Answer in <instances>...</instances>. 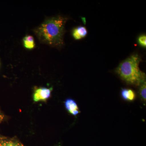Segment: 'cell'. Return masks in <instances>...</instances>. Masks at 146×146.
<instances>
[{
  "label": "cell",
  "instance_id": "cell-1",
  "mask_svg": "<svg viewBox=\"0 0 146 146\" xmlns=\"http://www.w3.org/2000/svg\"><path fill=\"white\" fill-rule=\"evenodd\" d=\"M66 21L67 18L61 16L46 18L33 31L41 43L52 47H60L63 44Z\"/></svg>",
  "mask_w": 146,
  "mask_h": 146
},
{
  "label": "cell",
  "instance_id": "cell-2",
  "mask_svg": "<svg viewBox=\"0 0 146 146\" xmlns=\"http://www.w3.org/2000/svg\"><path fill=\"white\" fill-rule=\"evenodd\" d=\"M141 60L138 55H132L120 63L116 72L128 84L141 85L146 81L145 74L139 68Z\"/></svg>",
  "mask_w": 146,
  "mask_h": 146
},
{
  "label": "cell",
  "instance_id": "cell-3",
  "mask_svg": "<svg viewBox=\"0 0 146 146\" xmlns=\"http://www.w3.org/2000/svg\"><path fill=\"white\" fill-rule=\"evenodd\" d=\"M52 88H47L41 87L35 90L33 95L34 102L46 100L51 96Z\"/></svg>",
  "mask_w": 146,
  "mask_h": 146
},
{
  "label": "cell",
  "instance_id": "cell-4",
  "mask_svg": "<svg viewBox=\"0 0 146 146\" xmlns=\"http://www.w3.org/2000/svg\"><path fill=\"white\" fill-rule=\"evenodd\" d=\"M65 106L66 110L74 116H76L80 113L76 102L72 99H67L65 102Z\"/></svg>",
  "mask_w": 146,
  "mask_h": 146
},
{
  "label": "cell",
  "instance_id": "cell-5",
  "mask_svg": "<svg viewBox=\"0 0 146 146\" xmlns=\"http://www.w3.org/2000/svg\"><path fill=\"white\" fill-rule=\"evenodd\" d=\"M87 30L85 27L79 26L74 29L72 31V36L76 40H80L84 38L87 34Z\"/></svg>",
  "mask_w": 146,
  "mask_h": 146
},
{
  "label": "cell",
  "instance_id": "cell-6",
  "mask_svg": "<svg viewBox=\"0 0 146 146\" xmlns=\"http://www.w3.org/2000/svg\"><path fill=\"white\" fill-rule=\"evenodd\" d=\"M0 146H24L23 144L13 139L0 136Z\"/></svg>",
  "mask_w": 146,
  "mask_h": 146
},
{
  "label": "cell",
  "instance_id": "cell-7",
  "mask_svg": "<svg viewBox=\"0 0 146 146\" xmlns=\"http://www.w3.org/2000/svg\"><path fill=\"white\" fill-rule=\"evenodd\" d=\"M121 95L123 99L128 101H133L136 98V94L134 91L130 89H123Z\"/></svg>",
  "mask_w": 146,
  "mask_h": 146
},
{
  "label": "cell",
  "instance_id": "cell-8",
  "mask_svg": "<svg viewBox=\"0 0 146 146\" xmlns=\"http://www.w3.org/2000/svg\"><path fill=\"white\" fill-rule=\"evenodd\" d=\"M23 42L24 47L28 49H33L35 47L34 38L31 35H27L25 36Z\"/></svg>",
  "mask_w": 146,
  "mask_h": 146
},
{
  "label": "cell",
  "instance_id": "cell-9",
  "mask_svg": "<svg viewBox=\"0 0 146 146\" xmlns=\"http://www.w3.org/2000/svg\"><path fill=\"white\" fill-rule=\"evenodd\" d=\"M146 84L145 81L141 84L140 91H139V93H140V96L141 97V99L142 100H143V101L145 102H146Z\"/></svg>",
  "mask_w": 146,
  "mask_h": 146
},
{
  "label": "cell",
  "instance_id": "cell-10",
  "mask_svg": "<svg viewBox=\"0 0 146 146\" xmlns=\"http://www.w3.org/2000/svg\"><path fill=\"white\" fill-rule=\"evenodd\" d=\"M138 43L141 46L146 48V36L145 35H143L139 36L138 39Z\"/></svg>",
  "mask_w": 146,
  "mask_h": 146
},
{
  "label": "cell",
  "instance_id": "cell-11",
  "mask_svg": "<svg viewBox=\"0 0 146 146\" xmlns=\"http://www.w3.org/2000/svg\"><path fill=\"white\" fill-rule=\"evenodd\" d=\"M4 115L0 111V123L4 119Z\"/></svg>",
  "mask_w": 146,
  "mask_h": 146
}]
</instances>
